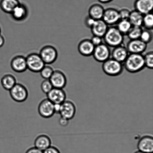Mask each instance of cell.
<instances>
[{"instance_id":"obj_1","label":"cell","mask_w":153,"mask_h":153,"mask_svg":"<svg viewBox=\"0 0 153 153\" xmlns=\"http://www.w3.org/2000/svg\"><path fill=\"white\" fill-rule=\"evenodd\" d=\"M124 67L128 72H139L145 67L144 56L141 54L129 53L124 62Z\"/></svg>"},{"instance_id":"obj_2","label":"cell","mask_w":153,"mask_h":153,"mask_svg":"<svg viewBox=\"0 0 153 153\" xmlns=\"http://www.w3.org/2000/svg\"><path fill=\"white\" fill-rule=\"evenodd\" d=\"M103 38L105 44L109 47L115 48L122 45L124 35L118 30L116 27L111 26L109 27Z\"/></svg>"},{"instance_id":"obj_3","label":"cell","mask_w":153,"mask_h":153,"mask_svg":"<svg viewBox=\"0 0 153 153\" xmlns=\"http://www.w3.org/2000/svg\"><path fill=\"white\" fill-rule=\"evenodd\" d=\"M102 69L105 74L112 76H119L123 70L122 63L112 58L103 62Z\"/></svg>"},{"instance_id":"obj_4","label":"cell","mask_w":153,"mask_h":153,"mask_svg":"<svg viewBox=\"0 0 153 153\" xmlns=\"http://www.w3.org/2000/svg\"><path fill=\"white\" fill-rule=\"evenodd\" d=\"M27 69L34 73H39L45 65L39 54L31 53L26 57Z\"/></svg>"},{"instance_id":"obj_5","label":"cell","mask_w":153,"mask_h":153,"mask_svg":"<svg viewBox=\"0 0 153 153\" xmlns=\"http://www.w3.org/2000/svg\"><path fill=\"white\" fill-rule=\"evenodd\" d=\"M10 97L15 101L22 102L28 98V94L27 88L25 85L17 83L10 91Z\"/></svg>"},{"instance_id":"obj_6","label":"cell","mask_w":153,"mask_h":153,"mask_svg":"<svg viewBox=\"0 0 153 153\" xmlns=\"http://www.w3.org/2000/svg\"><path fill=\"white\" fill-rule=\"evenodd\" d=\"M45 65L53 63L57 59L58 52L56 49L51 45H46L40 50L39 53Z\"/></svg>"},{"instance_id":"obj_7","label":"cell","mask_w":153,"mask_h":153,"mask_svg":"<svg viewBox=\"0 0 153 153\" xmlns=\"http://www.w3.org/2000/svg\"><path fill=\"white\" fill-rule=\"evenodd\" d=\"M92 55L96 61L103 63L110 58V49L108 46L102 43L95 46Z\"/></svg>"},{"instance_id":"obj_8","label":"cell","mask_w":153,"mask_h":153,"mask_svg":"<svg viewBox=\"0 0 153 153\" xmlns=\"http://www.w3.org/2000/svg\"><path fill=\"white\" fill-rule=\"evenodd\" d=\"M38 111L40 116L45 118H51L55 114L54 104L47 98L43 99L40 102Z\"/></svg>"},{"instance_id":"obj_9","label":"cell","mask_w":153,"mask_h":153,"mask_svg":"<svg viewBox=\"0 0 153 153\" xmlns=\"http://www.w3.org/2000/svg\"><path fill=\"white\" fill-rule=\"evenodd\" d=\"M76 112V108L74 103L70 100H66L61 104L59 114L61 117L68 120L74 117Z\"/></svg>"},{"instance_id":"obj_10","label":"cell","mask_w":153,"mask_h":153,"mask_svg":"<svg viewBox=\"0 0 153 153\" xmlns=\"http://www.w3.org/2000/svg\"><path fill=\"white\" fill-rule=\"evenodd\" d=\"M102 19L108 25L113 26L121 20L119 10L114 8H108L105 10Z\"/></svg>"},{"instance_id":"obj_11","label":"cell","mask_w":153,"mask_h":153,"mask_svg":"<svg viewBox=\"0 0 153 153\" xmlns=\"http://www.w3.org/2000/svg\"><path fill=\"white\" fill-rule=\"evenodd\" d=\"M47 94V98L53 104H62L66 100L67 94L63 88H53Z\"/></svg>"},{"instance_id":"obj_12","label":"cell","mask_w":153,"mask_h":153,"mask_svg":"<svg viewBox=\"0 0 153 153\" xmlns=\"http://www.w3.org/2000/svg\"><path fill=\"white\" fill-rule=\"evenodd\" d=\"M53 88H64L67 84L66 76L60 70H55L50 79Z\"/></svg>"},{"instance_id":"obj_13","label":"cell","mask_w":153,"mask_h":153,"mask_svg":"<svg viewBox=\"0 0 153 153\" xmlns=\"http://www.w3.org/2000/svg\"><path fill=\"white\" fill-rule=\"evenodd\" d=\"M147 48V44L140 39L130 40L127 43V49L129 53L141 54L143 53Z\"/></svg>"},{"instance_id":"obj_14","label":"cell","mask_w":153,"mask_h":153,"mask_svg":"<svg viewBox=\"0 0 153 153\" xmlns=\"http://www.w3.org/2000/svg\"><path fill=\"white\" fill-rule=\"evenodd\" d=\"M10 67L13 71L17 73H22L27 69L26 57L22 55H17L10 61Z\"/></svg>"},{"instance_id":"obj_15","label":"cell","mask_w":153,"mask_h":153,"mask_svg":"<svg viewBox=\"0 0 153 153\" xmlns=\"http://www.w3.org/2000/svg\"><path fill=\"white\" fill-rule=\"evenodd\" d=\"M135 10L144 15L152 13L153 0H135L134 4Z\"/></svg>"},{"instance_id":"obj_16","label":"cell","mask_w":153,"mask_h":153,"mask_svg":"<svg viewBox=\"0 0 153 153\" xmlns=\"http://www.w3.org/2000/svg\"><path fill=\"white\" fill-rule=\"evenodd\" d=\"M137 147L139 151L145 153H152L153 137L149 135L143 136L138 142Z\"/></svg>"},{"instance_id":"obj_17","label":"cell","mask_w":153,"mask_h":153,"mask_svg":"<svg viewBox=\"0 0 153 153\" xmlns=\"http://www.w3.org/2000/svg\"><path fill=\"white\" fill-rule=\"evenodd\" d=\"M95 46L91 40L85 39L81 41L78 46L79 53L82 56H90L92 55Z\"/></svg>"},{"instance_id":"obj_18","label":"cell","mask_w":153,"mask_h":153,"mask_svg":"<svg viewBox=\"0 0 153 153\" xmlns=\"http://www.w3.org/2000/svg\"><path fill=\"white\" fill-rule=\"evenodd\" d=\"M108 27V25L101 19L96 20L91 29L93 35L103 38Z\"/></svg>"},{"instance_id":"obj_19","label":"cell","mask_w":153,"mask_h":153,"mask_svg":"<svg viewBox=\"0 0 153 153\" xmlns=\"http://www.w3.org/2000/svg\"><path fill=\"white\" fill-rule=\"evenodd\" d=\"M28 13V9L26 6L20 3L13 10L11 14L14 20L20 22L26 19Z\"/></svg>"},{"instance_id":"obj_20","label":"cell","mask_w":153,"mask_h":153,"mask_svg":"<svg viewBox=\"0 0 153 153\" xmlns=\"http://www.w3.org/2000/svg\"><path fill=\"white\" fill-rule=\"evenodd\" d=\"M35 147L42 151H44L52 145V140L50 137L45 134L39 135L34 142Z\"/></svg>"},{"instance_id":"obj_21","label":"cell","mask_w":153,"mask_h":153,"mask_svg":"<svg viewBox=\"0 0 153 153\" xmlns=\"http://www.w3.org/2000/svg\"><path fill=\"white\" fill-rule=\"evenodd\" d=\"M129 53L126 47L122 45L114 48L111 53L112 58L123 63L127 59Z\"/></svg>"},{"instance_id":"obj_22","label":"cell","mask_w":153,"mask_h":153,"mask_svg":"<svg viewBox=\"0 0 153 153\" xmlns=\"http://www.w3.org/2000/svg\"><path fill=\"white\" fill-rule=\"evenodd\" d=\"M104 10V7L101 4H93L88 10V16L95 20L102 19Z\"/></svg>"},{"instance_id":"obj_23","label":"cell","mask_w":153,"mask_h":153,"mask_svg":"<svg viewBox=\"0 0 153 153\" xmlns=\"http://www.w3.org/2000/svg\"><path fill=\"white\" fill-rule=\"evenodd\" d=\"M17 83L16 77L10 73L4 75L1 78V86L7 91H10Z\"/></svg>"},{"instance_id":"obj_24","label":"cell","mask_w":153,"mask_h":153,"mask_svg":"<svg viewBox=\"0 0 153 153\" xmlns=\"http://www.w3.org/2000/svg\"><path fill=\"white\" fill-rule=\"evenodd\" d=\"M19 3V0H1L0 7L4 13L11 14L13 10Z\"/></svg>"},{"instance_id":"obj_25","label":"cell","mask_w":153,"mask_h":153,"mask_svg":"<svg viewBox=\"0 0 153 153\" xmlns=\"http://www.w3.org/2000/svg\"><path fill=\"white\" fill-rule=\"evenodd\" d=\"M143 18V15L134 10L131 11L128 20L132 26L142 27Z\"/></svg>"},{"instance_id":"obj_26","label":"cell","mask_w":153,"mask_h":153,"mask_svg":"<svg viewBox=\"0 0 153 153\" xmlns=\"http://www.w3.org/2000/svg\"><path fill=\"white\" fill-rule=\"evenodd\" d=\"M117 28L123 35H127L132 25L128 19L120 20L117 24Z\"/></svg>"},{"instance_id":"obj_27","label":"cell","mask_w":153,"mask_h":153,"mask_svg":"<svg viewBox=\"0 0 153 153\" xmlns=\"http://www.w3.org/2000/svg\"><path fill=\"white\" fill-rule=\"evenodd\" d=\"M142 30V27L132 26L127 35L130 40L140 39Z\"/></svg>"},{"instance_id":"obj_28","label":"cell","mask_w":153,"mask_h":153,"mask_svg":"<svg viewBox=\"0 0 153 153\" xmlns=\"http://www.w3.org/2000/svg\"><path fill=\"white\" fill-rule=\"evenodd\" d=\"M145 29L151 30L153 27V15L152 13L143 15V25Z\"/></svg>"},{"instance_id":"obj_29","label":"cell","mask_w":153,"mask_h":153,"mask_svg":"<svg viewBox=\"0 0 153 153\" xmlns=\"http://www.w3.org/2000/svg\"><path fill=\"white\" fill-rule=\"evenodd\" d=\"M54 70L49 65L44 66L40 71V74L42 77L44 79H49L51 76Z\"/></svg>"},{"instance_id":"obj_30","label":"cell","mask_w":153,"mask_h":153,"mask_svg":"<svg viewBox=\"0 0 153 153\" xmlns=\"http://www.w3.org/2000/svg\"><path fill=\"white\" fill-rule=\"evenodd\" d=\"M140 39L144 42L148 44L150 43L152 39V34L150 30H143Z\"/></svg>"},{"instance_id":"obj_31","label":"cell","mask_w":153,"mask_h":153,"mask_svg":"<svg viewBox=\"0 0 153 153\" xmlns=\"http://www.w3.org/2000/svg\"><path fill=\"white\" fill-rule=\"evenodd\" d=\"M145 67L149 69H152L153 68V52L150 51L144 56Z\"/></svg>"},{"instance_id":"obj_32","label":"cell","mask_w":153,"mask_h":153,"mask_svg":"<svg viewBox=\"0 0 153 153\" xmlns=\"http://www.w3.org/2000/svg\"><path fill=\"white\" fill-rule=\"evenodd\" d=\"M53 88V85L49 79H45L42 82L41 85V90L45 94H48Z\"/></svg>"},{"instance_id":"obj_33","label":"cell","mask_w":153,"mask_h":153,"mask_svg":"<svg viewBox=\"0 0 153 153\" xmlns=\"http://www.w3.org/2000/svg\"><path fill=\"white\" fill-rule=\"evenodd\" d=\"M121 20L128 19L131 11L127 8H123L119 11Z\"/></svg>"},{"instance_id":"obj_34","label":"cell","mask_w":153,"mask_h":153,"mask_svg":"<svg viewBox=\"0 0 153 153\" xmlns=\"http://www.w3.org/2000/svg\"><path fill=\"white\" fill-rule=\"evenodd\" d=\"M91 40L95 47L102 43V37L98 36L93 35Z\"/></svg>"},{"instance_id":"obj_35","label":"cell","mask_w":153,"mask_h":153,"mask_svg":"<svg viewBox=\"0 0 153 153\" xmlns=\"http://www.w3.org/2000/svg\"><path fill=\"white\" fill-rule=\"evenodd\" d=\"M43 152V153H61L60 151L57 148L52 145H51Z\"/></svg>"},{"instance_id":"obj_36","label":"cell","mask_w":153,"mask_h":153,"mask_svg":"<svg viewBox=\"0 0 153 153\" xmlns=\"http://www.w3.org/2000/svg\"><path fill=\"white\" fill-rule=\"evenodd\" d=\"M95 20L93 19L89 16H87L85 19V24L87 27L91 28L92 27L93 25H94Z\"/></svg>"},{"instance_id":"obj_37","label":"cell","mask_w":153,"mask_h":153,"mask_svg":"<svg viewBox=\"0 0 153 153\" xmlns=\"http://www.w3.org/2000/svg\"><path fill=\"white\" fill-rule=\"evenodd\" d=\"M69 120L61 117L59 120V123L60 125L61 126L65 127L67 126L69 123Z\"/></svg>"},{"instance_id":"obj_38","label":"cell","mask_w":153,"mask_h":153,"mask_svg":"<svg viewBox=\"0 0 153 153\" xmlns=\"http://www.w3.org/2000/svg\"><path fill=\"white\" fill-rule=\"evenodd\" d=\"M25 153H43V152L34 146L28 149Z\"/></svg>"},{"instance_id":"obj_39","label":"cell","mask_w":153,"mask_h":153,"mask_svg":"<svg viewBox=\"0 0 153 153\" xmlns=\"http://www.w3.org/2000/svg\"><path fill=\"white\" fill-rule=\"evenodd\" d=\"M60 104H54V109L55 114H59L61 109Z\"/></svg>"},{"instance_id":"obj_40","label":"cell","mask_w":153,"mask_h":153,"mask_svg":"<svg viewBox=\"0 0 153 153\" xmlns=\"http://www.w3.org/2000/svg\"><path fill=\"white\" fill-rule=\"evenodd\" d=\"M5 43V39L1 34H0V48L4 45Z\"/></svg>"},{"instance_id":"obj_41","label":"cell","mask_w":153,"mask_h":153,"mask_svg":"<svg viewBox=\"0 0 153 153\" xmlns=\"http://www.w3.org/2000/svg\"><path fill=\"white\" fill-rule=\"evenodd\" d=\"M113 1V0H98L99 2L102 3V4H108L111 1Z\"/></svg>"},{"instance_id":"obj_42","label":"cell","mask_w":153,"mask_h":153,"mask_svg":"<svg viewBox=\"0 0 153 153\" xmlns=\"http://www.w3.org/2000/svg\"><path fill=\"white\" fill-rule=\"evenodd\" d=\"M134 153H144L143 152H141V151H136V152H134Z\"/></svg>"},{"instance_id":"obj_43","label":"cell","mask_w":153,"mask_h":153,"mask_svg":"<svg viewBox=\"0 0 153 153\" xmlns=\"http://www.w3.org/2000/svg\"><path fill=\"white\" fill-rule=\"evenodd\" d=\"M1 27H0V34H1Z\"/></svg>"}]
</instances>
